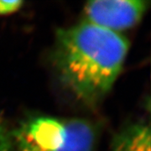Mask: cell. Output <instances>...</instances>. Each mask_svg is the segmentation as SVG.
I'll use <instances>...</instances> for the list:
<instances>
[{
  "label": "cell",
  "instance_id": "1",
  "mask_svg": "<svg viewBox=\"0 0 151 151\" xmlns=\"http://www.w3.org/2000/svg\"><path fill=\"white\" fill-rule=\"evenodd\" d=\"M129 48L120 33L84 21L57 30L52 61L61 85L77 101L95 108L112 90Z\"/></svg>",
  "mask_w": 151,
  "mask_h": 151
},
{
  "label": "cell",
  "instance_id": "2",
  "mask_svg": "<svg viewBox=\"0 0 151 151\" xmlns=\"http://www.w3.org/2000/svg\"><path fill=\"white\" fill-rule=\"evenodd\" d=\"M14 151H96L97 129L79 118L34 116L11 129Z\"/></svg>",
  "mask_w": 151,
  "mask_h": 151
},
{
  "label": "cell",
  "instance_id": "3",
  "mask_svg": "<svg viewBox=\"0 0 151 151\" xmlns=\"http://www.w3.org/2000/svg\"><path fill=\"white\" fill-rule=\"evenodd\" d=\"M149 8L144 0H96L84 7L85 21L119 33L137 25Z\"/></svg>",
  "mask_w": 151,
  "mask_h": 151
},
{
  "label": "cell",
  "instance_id": "4",
  "mask_svg": "<svg viewBox=\"0 0 151 151\" xmlns=\"http://www.w3.org/2000/svg\"><path fill=\"white\" fill-rule=\"evenodd\" d=\"M150 136L149 124H130L113 137L111 151H150Z\"/></svg>",
  "mask_w": 151,
  "mask_h": 151
},
{
  "label": "cell",
  "instance_id": "5",
  "mask_svg": "<svg viewBox=\"0 0 151 151\" xmlns=\"http://www.w3.org/2000/svg\"><path fill=\"white\" fill-rule=\"evenodd\" d=\"M0 151H14L11 129L0 117Z\"/></svg>",
  "mask_w": 151,
  "mask_h": 151
},
{
  "label": "cell",
  "instance_id": "6",
  "mask_svg": "<svg viewBox=\"0 0 151 151\" xmlns=\"http://www.w3.org/2000/svg\"><path fill=\"white\" fill-rule=\"evenodd\" d=\"M24 2L20 0L0 1V15L10 14L19 11L22 8Z\"/></svg>",
  "mask_w": 151,
  "mask_h": 151
}]
</instances>
